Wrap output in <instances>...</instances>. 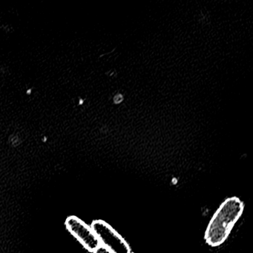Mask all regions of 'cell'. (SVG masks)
I'll list each match as a JSON object with an SVG mask.
<instances>
[{"label":"cell","mask_w":253,"mask_h":253,"mask_svg":"<svg viewBox=\"0 0 253 253\" xmlns=\"http://www.w3.org/2000/svg\"><path fill=\"white\" fill-rule=\"evenodd\" d=\"M66 225L69 232L89 251L94 253L101 245L91 226L78 217H68Z\"/></svg>","instance_id":"obj_3"},{"label":"cell","mask_w":253,"mask_h":253,"mask_svg":"<svg viewBox=\"0 0 253 253\" xmlns=\"http://www.w3.org/2000/svg\"><path fill=\"white\" fill-rule=\"evenodd\" d=\"M100 244L113 253H131L124 238L104 220H94L91 225Z\"/></svg>","instance_id":"obj_2"},{"label":"cell","mask_w":253,"mask_h":253,"mask_svg":"<svg viewBox=\"0 0 253 253\" xmlns=\"http://www.w3.org/2000/svg\"><path fill=\"white\" fill-rule=\"evenodd\" d=\"M94 253H113L110 251V250H108L106 247H103V246L100 245L95 251L94 252Z\"/></svg>","instance_id":"obj_4"},{"label":"cell","mask_w":253,"mask_h":253,"mask_svg":"<svg viewBox=\"0 0 253 253\" xmlns=\"http://www.w3.org/2000/svg\"><path fill=\"white\" fill-rule=\"evenodd\" d=\"M123 100H124V97H123L122 94H116L114 97V103L115 104H119V103H122Z\"/></svg>","instance_id":"obj_5"},{"label":"cell","mask_w":253,"mask_h":253,"mask_svg":"<svg viewBox=\"0 0 253 253\" xmlns=\"http://www.w3.org/2000/svg\"><path fill=\"white\" fill-rule=\"evenodd\" d=\"M244 203L232 197L225 200L210 220L205 232V241L211 247L225 242L244 211Z\"/></svg>","instance_id":"obj_1"}]
</instances>
